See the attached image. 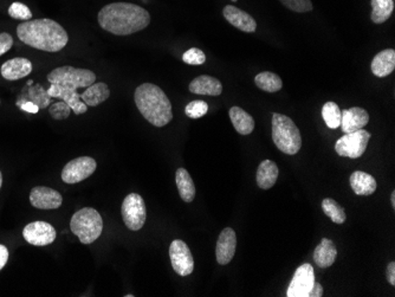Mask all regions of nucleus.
Here are the masks:
<instances>
[{
    "instance_id": "9",
    "label": "nucleus",
    "mask_w": 395,
    "mask_h": 297,
    "mask_svg": "<svg viewBox=\"0 0 395 297\" xmlns=\"http://www.w3.org/2000/svg\"><path fill=\"white\" fill-rule=\"evenodd\" d=\"M97 163L90 156H80L69 161L62 171V180L65 184H77L89 178L96 171Z\"/></svg>"
},
{
    "instance_id": "18",
    "label": "nucleus",
    "mask_w": 395,
    "mask_h": 297,
    "mask_svg": "<svg viewBox=\"0 0 395 297\" xmlns=\"http://www.w3.org/2000/svg\"><path fill=\"white\" fill-rule=\"evenodd\" d=\"M31 71H32V63L27 58H23V57H15L12 60L6 61L0 68L1 76L8 81L22 80L29 76Z\"/></svg>"
},
{
    "instance_id": "43",
    "label": "nucleus",
    "mask_w": 395,
    "mask_h": 297,
    "mask_svg": "<svg viewBox=\"0 0 395 297\" xmlns=\"http://www.w3.org/2000/svg\"><path fill=\"white\" fill-rule=\"evenodd\" d=\"M1 185H3V175H1V172H0V189H1Z\"/></svg>"
},
{
    "instance_id": "7",
    "label": "nucleus",
    "mask_w": 395,
    "mask_h": 297,
    "mask_svg": "<svg viewBox=\"0 0 395 297\" xmlns=\"http://www.w3.org/2000/svg\"><path fill=\"white\" fill-rule=\"evenodd\" d=\"M370 133L367 130H356L354 133L344 134L335 145V151L340 156L358 159L363 156L370 142Z\"/></svg>"
},
{
    "instance_id": "24",
    "label": "nucleus",
    "mask_w": 395,
    "mask_h": 297,
    "mask_svg": "<svg viewBox=\"0 0 395 297\" xmlns=\"http://www.w3.org/2000/svg\"><path fill=\"white\" fill-rule=\"evenodd\" d=\"M229 114L234 129L242 135H249L255 129V120L243 108L232 107Z\"/></svg>"
},
{
    "instance_id": "2",
    "label": "nucleus",
    "mask_w": 395,
    "mask_h": 297,
    "mask_svg": "<svg viewBox=\"0 0 395 297\" xmlns=\"http://www.w3.org/2000/svg\"><path fill=\"white\" fill-rule=\"evenodd\" d=\"M17 34L24 44L42 51L58 52L69 42L67 30L52 19L25 20L17 27Z\"/></svg>"
},
{
    "instance_id": "8",
    "label": "nucleus",
    "mask_w": 395,
    "mask_h": 297,
    "mask_svg": "<svg viewBox=\"0 0 395 297\" xmlns=\"http://www.w3.org/2000/svg\"><path fill=\"white\" fill-rule=\"evenodd\" d=\"M123 222L132 231H139L146 223V204L140 194H130L125 198L121 208Z\"/></svg>"
},
{
    "instance_id": "32",
    "label": "nucleus",
    "mask_w": 395,
    "mask_h": 297,
    "mask_svg": "<svg viewBox=\"0 0 395 297\" xmlns=\"http://www.w3.org/2000/svg\"><path fill=\"white\" fill-rule=\"evenodd\" d=\"M282 4L285 8L299 13H306V12L313 11L314 5L311 3V0H281Z\"/></svg>"
},
{
    "instance_id": "10",
    "label": "nucleus",
    "mask_w": 395,
    "mask_h": 297,
    "mask_svg": "<svg viewBox=\"0 0 395 297\" xmlns=\"http://www.w3.org/2000/svg\"><path fill=\"white\" fill-rule=\"evenodd\" d=\"M170 263L177 275L189 276L194 270V260L185 241L175 239L170 246Z\"/></svg>"
},
{
    "instance_id": "11",
    "label": "nucleus",
    "mask_w": 395,
    "mask_h": 297,
    "mask_svg": "<svg viewBox=\"0 0 395 297\" xmlns=\"http://www.w3.org/2000/svg\"><path fill=\"white\" fill-rule=\"evenodd\" d=\"M23 237L29 244L35 246H45L55 241L57 234L55 227L46 222H34L24 227Z\"/></svg>"
},
{
    "instance_id": "4",
    "label": "nucleus",
    "mask_w": 395,
    "mask_h": 297,
    "mask_svg": "<svg viewBox=\"0 0 395 297\" xmlns=\"http://www.w3.org/2000/svg\"><path fill=\"white\" fill-rule=\"evenodd\" d=\"M272 140L281 152L295 156L302 147V137L299 127L289 116L272 114Z\"/></svg>"
},
{
    "instance_id": "13",
    "label": "nucleus",
    "mask_w": 395,
    "mask_h": 297,
    "mask_svg": "<svg viewBox=\"0 0 395 297\" xmlns=\"http://www.w3.org/2000/svg\"><path fill=\"white\" fill-rule=\"evenodd\" d=\"M30 203L39 210H56L62 206L63 198L59 192L45 186H37L31 190Z\"/></svg>"
},
{
    "instance_id": "15",
    "label": "nucleus",
    "mask_w": 395,
    "mask_h": 297,
    "mask_svg": "<svg viewBox=\"0 0 395 297\" xmlns=\"http://www.w3.org/2000/svg\"><path fill=\"white\" fill-rule=\"evenodd\" d=\"M237 249V234L231 227H226L219 234L217 248H215V257L217 262L220 265H226L232 260Z\"/></svg>"
},
{
    "instance_id": "40",
    "label": "nucleus",
    "mask_w": 395,
    "mask_h": 297,
    "mask_svg": "<svg viewBox=\"0 0 395 297\" xmlns=\"http://www.w3.org/2000/svg\"><path fill=\"white\" fill-rule=\"evenodd\" d=\"M323 296V288L320 283H314L311 291L308 293V297H322Z\"/></svg>"
},
{
    "instance_id": "35",
    "label": "nucleus",
    "mask_w": 395,
    "mask_h": 297,
    "mask_svg": "<svg viewBox=\"0 0 395 297\" xmlns=\"http://www.w3.org/2000/svg\"><path fill=\"white\" fill-rule=\"evenodd\" d=\"M29 95L32 97L30 101L37 104L39 108H46V106L50 103V96L48 95V91L43 90L41 86H35L34 88H31L29 90Z\"/></svg>"
},
{
    "instance_id": "38",
    "label": "nucleus",
    "mask_w": 395,
    "mask_h": 297,
    "mask_svg": "<svg viewBox=\"0 0 395 297\" xmlns=\"http://www.w3.org/2000/svg\"><path fill=\"white\" fill-rule=\"evenodd\" d=\"M17 106H18L22 110L30 113V114H37L38 110L41 109V108L38 107L37 104L31 102V101H18V102H17Z\"/></svg>"
},
{
    "instance_id": "3",
    "label": "nucleus",
    "mask_w": 395,
    "mask_h": 297,
    "mask_svg": "<svg viewBox=\"0 0 395 297\" xmlns=\"http://www.w3.org/2000/svg\"><path fill=\"white\" fill-rule=\"evenodd\" d=\"M134 100L141 115L156 127H165L173 119L172 104L160 87L144 83L137 87Z\"/></svg>"
},
{
    "instance_id": "21",
    "label": "nucleus",
    "mask_w": 395,
    "mask_h": 297,
    "mask_svg": "<svg viewBox=\"0 0 395 297\" xmlns=\"http://www.w3.org/2000/svg\"><path fill=\"white\" fill-rule=\"evenodd\" d=\"M337 249L334 241L328 238H322L321 243L314 251L315 263L320 267H332L337 260Z\"/></svg>"
},
{
    "instance_id": "25",
    "label": "nucleus",
    "mask_w": 395,
    "mask_h": 297,
    "mask_svg": "<svg viewBox=\"0 0 395 297\" xmlns=\"http://www.w3.org/2000/svg\"><path fill=\"white\" fill-rule=\"evenodd\" d=\"M111 96V90L106 83H93L82 94L81 99L88 107H97Z\"/></svg>"
},
{
    "instance_id": "29",
    "label": "nucleus",
    "mask_w": 395,
    "mask_h": 297,
    "mask_svg": "<svg viewBox=\"0 0 395 297\" xmlns=\"http://www.w3.org/2000/svg\"><path fill=\"white\" fill-rule=\"evenodd\" d=\"M322 210L334 223L344 224L347 220L344 208L332 198H325V201H322Z\"/></svg>"
},
{
    "instance_id": "28",
    "label": "nucleus",
    "mask_w": 395,
    "mask_h": 297,
    "mask_svg": "<svg viewBox=\"0 0 395 297\" xmlns=\"http://www.w3.org/2000/svg\"><path fill=\"white\" fill-rule=\"evenodd\" d=\"M255 83L259 89L264 90L266 93H277L283 87L281 77L270 71H264L257 75L255 77Z\"/></svg>"
},
{
    "instance_id": "34",
    "label": "nucleus",
    "mask_w": 395,
    "mask_h": 297,
    "mask_svg": "<svg viewBox=\"0 0 395 297\" xmlns=\"http://www.w3.org/2000/svg\"><path fill=\"white\" fill-rule=\"evenodd\" d=\"M182 61L189 65H201L206 62V56L200 49L192 48L182 55Z\"/></svg>"
},
{
    "instance_id": "20",
    "label": "nucleus",
    "mask_w": 395,
    "mask_h": 297,
    "mask_svg": "<svg viewBox=\"0 0 395 297\" xmlns=\"http://www.w3.org/2000/svg\"><path fill=\"white\" fill-rule=\"evenodd\" d=\"M395 51L393 49H386L374 57L370 69L377 77H387L394 71Z\"/></svg>"
},
{
    "instance_id": "30",
    "label": "nucleus",
    "mask_w": 395,
    "mask_h": 297,
    "mask_svg": "<svg viewBox=\"0 0 395 297\" xmlns=\"http://www.w3.org/2000/svg\"><path fill=\"white\" fill-rule=\"evenodd\" d=\"M322 118L329 128L337 129L341 125V109L335 102H327L322 108Z\"/></svg>"
},
{
    "instance_id": "33",
    "label": "nucleus",
    "mask_w": 395,
    "mask_h": 297,
    "mask_svg": "<svg viewBox=\"0 0 395 297\" xmlns=\"http://www.w3.org/2000/svg\"><path fill=\"white\" fill-rule=\"evenodd\" d=\"M8 15L13 19L18 20H30L32 19V12L30 11V8L22 3H13L8 8Z\"/></svg>"
},
{
    "instance_id": "44",
    "label": "nucleus",
    "mask_w": 395,
    "mask_h": 297,
    "mask_svg": "<svg viewBox=\"0 0 395 297\" xmlns=\"http://www.w3.org/2000/svg\"><path fill=\"white\" fill-rule=\"evenodd\" d=\"M232 1H237V0H232Z\"/></svg>"
},
{
    "instance_id": "36",
    "label": "nucleus",
    "mask_w": 395,
    "mask_h": 297,
    "mask_svg": "<svg viewBox=\"0 0 395 297\" xmlns=\"http://www.w3.org/2000/svg\"><path fill=\"white\" fill-rule=\"evenodd\" d=\"M49 113L52 119L65 120L70 116L71 108L64 101H62V102H57V103L50 106Z\"/></svg>"
},
{
    "instance_id": "23",
    "label": "nucleus",
    "mask_w": 395,
    "mask_h": 297,
    "mask_svg": "<svg viewBox=\"0 0 395 297\" xmlns=\"http://www.w3.org/2000/svg\"><path fill=\"white\" fill-rule=\"evenodd\" d=\"M277 178V165L275 164L271 160H264V161H262L261 165H259L258 170H257V177H256L257 185L262 190H269L276 184Z\"/></svg>"
},
{
    "instance_id": "37",
    "label": "nucleus",
    "mask_w": 395,
    "mask_h": 297,
    "mask_svg": "<svg viewBox=\"0 0 395 297\" xmlns=\"http://www.w3.org/2000/svg\"><path fill=\"white\" fill-rule=\"evenodd\" d=\"M12 45H13V38L11 34L8 32H1L0 34V56H3L4 53L10 51Z\"/></svg>"
},
{
    "instance_id": "17",
    "label": "nucleus",
    "mask_w": 395,
    "mask_h": 297,
    "mask_svg": "<svg viewBox=\"0 0 395 297\" xmlns=\"http://www.w3.org/2000/svg\"><path fill=\"white\" fill-rule=\"evenodd\" d=\"M222 15L231 25L237 27L238 30L243 31V32L252 34L257 29V23H256L255 18L249 15L248 12L242 11L240 8H236V6L227 5L222 10Z\"/></svg>"
},
{
    "instance_id": "31",
    "label": "nucleus",
    "mask_w": 395,
    "mask_h": 297,
    "mask_svg": "<svg viewBox=\"0 0 395 297\" xmlns=\"http://www.w3.org/2000/svg\"><path fill=\"white\" fill-rule=\"evenodd\" d=\"M208 112V104L205 101L196 100L189 102L185 108V114L189 119H200Z\"/></svg>"
},
{
    "instance_id": "41",
    "label": "nucleus",
    "mask_w": 395,
    "mask_h": 297,
    "mask_svg": "<svg viewBox=\"0 0 395 297\" xmlns=\"http://www.w3.org/2000/svg\"><path fill=\"white\" fill-rule=\"evenodd\" d=\"M387 281L391 286H395V263L391 262L387 267Z\"/></svg>"
},
{
    "instance_id": "1",
    "label": "nucleus",
    "mask_w": 395,
    "mask_h": 297,
    "mask_svg": "<svg viewBox=\"0 0 395 297\" xmlns=\"http://www.w3.org/2000/svg\"><path fill=\"white\" fill-rule=\"evenodd\" d=\"M149 23V12L132 3H111L99 12L101 27L116 36H128L139 32L146 29Z\"/></svg>"
},
{
    "instance_id": "6",
    "label": "nucleus",
    "mask_w": 395,
    "mask_h": 297,
    "mask_svg": "<svg viewBox=\"0 0 395 297\" xmlns=\"http://www.w3.org/2000/svg\"><path fill=\"white\" fill-rule=\"evenodd\" d=\"M96 75L88 69L80 68L65 67L56 68L48 75V81L51 84H61V86L70 87L74 89L88 88L95 83Z\"/></svg>"
},
{
    "instance_id": "39",
    "label": "nucleus",
    "mask_w": 395,
    "mask_h": 297,
    "mask_svg": "<svg viewBox=\"0 0 395 297\" xmlns=\"http://www.w3.org/2000/svg\"><path fill=\"white\" fill-rule=\"evenodd\" d=\"M8 260V250L5 246L0 244V270L6 265Z\"/></svg>"
},
{
    "instance_id": "16",
    "label": "nucleus",
    "mask_w": 395,
    "mask_h": 297,
    "mask_svg": "<svg viewBox=\"0 0 395 297\" xmlns=\"http://www.w3.org/2000/svg\"><path fill=\"white\" fill-rule=\"evenodd\" d=\"M368 122L370 114L363 108L353 107L341 112L340 126L344 133H354L356 130L362 129Z\"/></svg>"
},
{
    "instance_id": "12",
    "label": "nucleus",
    "mask_w": 395,
    "mask_h": 297,
    "mask_svg": "<svg viewBox=\"0 0 395 297\" xmlns=\"http://www.w3.org/2000/svg\"><path fill=\"white\" fill-rule=\"evenodd\" d=\"M315 283V272L313 265L309 263L302 264L297 267L295 275L289 286L287 296L308 297V293Z\"/></svg>"
},
{
    "instance_id": "42",
    "label": "nucleus",
    "mask_w": 395,
    "mask_h": 297,
    "mask_svg": "<svg viewBox=\"0 0 395 297\" xmlns=\"http://www.w3.org/2000/svg\"><path fill=\"white\" fill-rule=\"evenodd\" d=\"M391 208H395V192L393 191L391 194Z\"/></svg>"
},
{
    "instance_id": "26",
    "label": "nucleus",
    "mask_w": 395,
    "mask_h": 297,
    "mask_svg": "<svg viewBox=\"0 0 395 297\" xmlns=\"http://www.w3.org/2000/svg\"><path fill=\"white\" fill-rule=\"evenodd\" d=\"M175 182L181 199L186 203H192L196 198V186L189 172L185 168H179L175 173Z\"/></svg>"
},
{
    "instance_id": "19",
    "label": "nucleus",
    "mask_w": 395,
    "mask_h": 297,
    "mask_svg": "<svg viewBox=\"0 0 395 297\" xmlns=\"http://www.w3.org/2000/svg\"><path fill=\"white\" fill-rule=\"evenodd\" d=\"M189 91L196 95H207V96H219L222 93V84L218 78L212 77L208 75H201L194 78L189 83Z\"/></svg>"
},
{
    "instance_id": "22",
    "label": "nucleus",
    "mask_w": 395,
    "mask_h": 297,
    "mask_svg": "<svg viewBox=\"0 0 395 297\" xmlns=\"http://www.w3.org/2000/svg\"><path fill=\"white\" fill-rule=\"evenodd\" d=\"M351 189L358 196H372L377 191V182L373 175L366 172L356 171L351 175Z\"/></svg>"
},
{
    "instance_id": "27",
    "label": "nucleus",
    "mask_w": 395,
    "mask_h": 297,
    "mask_svg": "<svg viewBox=\"0 0 395 297\" xmlns=\"http://www.w3.org/2000/svg\"><path fill=\"white\" fill-rule=\"evenodd\" d=\"M372 15L370 19L375 24H382L391 18V13L394 11V0H372Z\"/></svg>"
},
{
    "instance_id": "5",
    "label": "nucleus",
    "mask_w": 395,
    "mask_h": 297,
    "mask_svg": "<svg viewBox=\"0 0 395 297\" xmlns=\"http://www.w3.org/2000/svg\"><path fill=\"white\" fill-rule=\"evenodd\" d=\"M70 229L81 243L92 244L102 234L104 220L95 208H82L73 215Z\"/></svg>"
},
{
    "instance_id": "14",
    "label": "nucleus",
    "mask_w": 395,
    "mask_h": 297,
    "mask_svg": "<svg viewBox=\"0 0 395 297\" xmlns=\"http://www.w3.org/2000/svg\"><path fill=\"white\" fill-rule=\"evenodd\" d=\"M48 95L50 97L63 100L76 115L84 114L88 110V106L82 101L81 95L77 93V90L70 88V87L51 84L48 89Z\"/></svg>"
}]
</instances>
